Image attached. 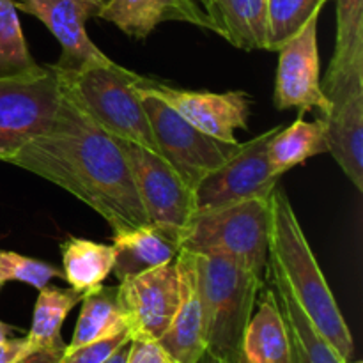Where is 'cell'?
Listing matches in <instances>:
<instances>
[{
    "label": "cell",
    "instance_id": "obj_18",
    "mask_svg": "<svg viewBox=\"0 0 363 363\" xmlns=\"http://www.w3.org/2000/svg\"><path fill=\"white\" fill-rule=\"evenodd\" d=\"M213 32L241 50H266V0H197Z\"/></svg>",
    "mask_w": 363,
    "mask_h": 363
},
{
    "label": "cell",
    "instance_id": "obj_7",
    "mask_svg": "<svg viewBox=\"0 0 363 363\" xmlns=\"http://www.w3.org/2000/svg\"><path fill=\"white\" fill-rule=\"evenodd\" d=\"M133 174L138 199L149 223L172 241L195 213V191L162 155L133 142L119 140Z\"/></svg>",
    "mask_w": 363,
    "mask_h": 363
},
{
    "label": "cell",
    "instance_id": "obj_15",
    "mask_svg": "<svg viewBox=\"0 0 363 363\" xmlns=\"http://www.w3.org/2000/svg\"><path fill=\"white\" fill-rule=\"evenodd\" d=\"M174 262L179 282V305L167 332L158 339V344L172 363H199L208 351V344L197 293L194 254L179 250Z\"/></svg>",
    "mask_w": 363,
    "mask_h": 363
},
{
    "label": "cell",
    "instance_id": "obj_33",
    "mask_svg": "<svg viewBox=\"0 0 363 363\" xmlns=\"http://www.w3.org/2000/svg\"><path fill=\"white\" fill-rule=\"evenodd\" d=\"M130 346H131V340L130 342L123 344L121 347H117V350L113 351V353L110 354V357L103 363H126L128 357H130Z\"/></svg>",
    "mask_w": 363,
    "mask_h": 363
},
{
    "label": "cell",
    "instance_id": "obj_27",
    "mask_svg": "<svg viewBox=\"0 0 363 363\" xmlns=\"http://www.w3.org/2000/svg\"><path fill=\"white\" fill-rule=\"evenodd\" d=\"M325 2L326 0H266V50L279 52L282 45L298 34L315 13H321Z\"/></svg>",
    "mask_w": 363,
    "mask_h": 363
},
{
    "label": "cell",
    "instance_id": "obj_21",
    "mask_svg": "<svg viewBox=\"0 0 363 363\" xmlns=\"http://www.w3.org/2000/svg\"><path fill=\"white\" fill-rule=\"evenodd\" d=\"M325 152H328V140L323 117L305 121L300 113L291 126L280 128L268 142V162L279 176Z\"/></svg>",
    "mask_w": 363,
    "mask_h": 363
},
{
    "label": "cell",
    "instance_id": "obj_12",
    "mask_svg": "<svg viewBox=\"0 0 363 363\" xmlns=\"http://www.w3.org/2000/svg\"><path fill=\"white\" fill-rule=\"evenodd\" d=\"M321 13H315L298 34L279 50V66L275 77L277 110L298 108L300 113L321 110L325 116L332 103L326 98L319 77L318 23Z\"/></svg>",
    "mask_w": 363,
    "mask_h": 363
},
{
    "label": "cell",
    "instance_id": "obj_2",
    "mask_svg": "<svg viewBox=\"0 0 363 363\" xmlns=\"http://www.w3.org/2000/svg\"><path fill=\"white\" fill-rule=\"evenodd\" d=\"M269 202V259L279 266L294 300L311 319L314 328L340 354L342 360L351 362L354 353L353 335L301 230L289 197L280 184L272 191Z\"/></svg>",
    "mask_w": 363,
    "mask_h": 363
},
{
    "label": "cell",
    "instance_id": "obj_32",
    "mask_svg": "<svg viewBox=\"0 0 363 363\" xmlns=\"http://www.w3.org/2000/svg\"><path fill=\"white\" fill-rule=\"evenodd\" d=\"M66 347H43V350L28 351L16 363H60Z\"/></svg>",
    "mask_w": 363,
    "mask_h": 363
},
{
    "label": "cell",
    "instance_id": "obj_23",
    "mask_svg": "<svg viewBox=\"0 0 363 363\" xmlns=\"http://www.w3.org/2000/svg\"><path fill=\"white\" fill-rule=\"evenodd\" d=\"M80 315L74 326L73 339L66 350H74L94 340L106 339L117 333L130 332L128 319L117 298V287H99L82 298Z\"/></svg>",
    "mask_w": 363,
    "mask_h": 363
},
{
    "label": "cell",
    "instance_id": "obj_31",
    "mask_svg": "<svg viewBox=\"0 0 363 363\" xmlns=\"http://www.w3.org/2000/svg\"><path fill=\"white\" fill-rule=\"evenodd\" d=\"M30 351L27 337H11L0 342V363H16Z\"/></svg>",
    "mask_w": 363,
    "mask_h": 363
},
{
    "label": "cell",
    "instance_id": "obj_4",
    "mask_svg": "<svg viewBox=\"0 0 363 363\" xmlns=\"http://www.w3.org/2000/svg\"><path fill=\"white\" fill-rule=\"evenodd\" d=\"M194 264L208 353L238 360L264 280L223 255L194 254Z\"/></svg>",
    "mask_w": 363,
    "mask_h": 363
},
{
    "label": "cell",
    "instance_id": "obj_24",
    "mask_svg": "<svg viewBox=\"0 0 363 363\" xmlns=\"http://www.w3.org/2000/svg\"><path fill=\"white\" fill-rule=\"evenodd\" d=\"M84 294L74 289H62L57 286H45L39 289L32 312V325L27 333L30 351L43 347H66L60 337V328L69 312L82 301Z\"/></svg>",
    "mask_w": 363,
    "mask_h": 363
},
{
    "label": "cell",
    "instance_id": "obj_30",
    "mask_svg": "<svg viewBox=\"0 0 363 363\" xmlns=\"http://www.w3.org/2000/svg\"><path fill=\"white\" fill-rule=\"evenodd\" d=\"M126 363H172L158 342L151 340H131L130 357Z\"/></svg>",
    "mask_w": 363,
    "mask_h": 363
},
{
    "label": "cell",
    "instance_id": "obj_37",
    "mask_svg": "<svg viewBox=\"0 0 363 363\" xmlns=\"http://www.w3.org/2000/svg\"><path fill=\"white\" fill-rule=\"evenodd\" d=\"M2 286H4V282H2V280H0V289H2Z\"/></svg>",
    "mask_w": 363,
    "mask_h": 363
},
{
    "label": "cell",
    "instance_id": "obj_29",
    "mask_svg": "<svg viewBox=\"0 0 363 363\" xmlns=\"http://www.w3.org/2000/svg\"><path fill=\"white\" fill-rule=\"evenodd\" d=\"M130 332L117 333V335L106 337V339L94 340V342L84 344L74 350H64L60 363H103L117 347L130 342Z\"/></svg>",
    "mask_w": 363,
    "mask_h": 363
},
{
    "label": "cell",
    "instance_id": "obj_25",
    "mask_svg": "<svg viewBox=\"0 0 363 363\" xmlns=\"http://www.w3.org/2000/svg\"><path fill=\"white\" fill-rule=\"evenodd\" d=\"M337 41L323 80L363 69V0H335Z\"/></svg>",
    "mask_w": 363,
    "mask_h": 363
},
{
    "label": "cell",
    "instance_id": "obj_19",
    "mask_svg": "<svg viewBox=\"0 0 363 363\" xmlns=\"http://www.w3.org/2000/svg\"><path fill=\"white\" fill-rule=\"evenodd\" d=\"M241 363H291V344L286 319L275 291L266 289L255 314L243 332Z\"/></svg>",
    "mask_w": 363,
    "mask_h": 363
},
{
    "label": "cell",
    "instance_id": "obj_20",
    "mask_svg": "<svg viewBox=\"0 0 363 363\" xmlns=\"http://www.w3.org/2000/svg\"><path fill=\"white\" fill-rule=\"evenodd\" d=\"M112 247L116 250L112 272L119 282L128 277L140 275L158 266L169 264L179 252L176 241L167 238L151 223L113 234Z\"/></svg>",
    "mask_w": 363,
    "mask_h": 363
},
{
    "label": "cell",
    "instance_id": "obj_16",
    "mask_svg": "<svg viewBox=\"0 0 363 363\" xmlns=\"http://www.w3.org/2000/svg\"><path fill=\"white\" fill-rule=\"evenodd\" d=\"M98 18L133 39H145L163 21H186L213 30L197 0H105Z\"/></svg>",
    "mask_w": 363,
    "mask_h": 363
},
{
    "label": "cell",
    "instance_id": "obj_22",
    "mask_svg": "<svg viewBox=\"0 0 363 363\" xmlns=\"http://www.w3.org/2000/svg\"><path fill=\"white\" fill-rule=\"evenodd\" d=\"M62 275L71 289L89 294L103 286L112 273L116 250L112 245H101L84 238H69L60 245Z\"/></svg>",
    "mask_w": 363,
    "mask_h": 363
},
{
    "label": "cell",
    "instance_id": "obj_26",
    "mask_svg": "<svg viewBox=\"0 0 363 363\" xmlns=\"http://www.w3.org/2000/svg\"><path fill=\"white\" fill-rule=\"evenodd\" d=\"M46 66L28 52L14 0H0V78L41 74Z\"/></svg>",
    "mask_w": 363,
    "mask_h": 363
},
{
    "label": "cell",
    "instance_id": "obj_5",
    "mask_svg": "<svg viewBox=\"0 0 363 363\" xmlns=\"http://www.w3.org/2000/svg\"><path fill=\"white\" fill-rule=\"evenodd\" d=\"M272 202L255 197L220 208L195 211L179 234V250L223 255L264 279L269 261Z\"/></svg>",
    "mask_w": 363,
    "mask_h": 363
},
{
    "label": "cell",
    "instance_id": "obj_13",
    "mask_svg": "<svg viewBox=\"0 0 363 363\" xmlns=\"http://www.w3.org/2000/svg\"><path fill=\"white\" fill-rule=\"evenodd\" d=\"M138 87L158 96L188 123L223 142H238L236 131L248 130L252 99L245 91H186L147 77L138 82Z\"/></svg>",
    "mask_w": 363,
    "mask_h": 363
},
{
    "label": "cell",
    "instance_id": "obj_1",
    "mask_svg": "<svg viewBox=\"0 0 363 363\" xmlns=\"http://www.w3.org/2000/svg\"><path fill=\"white\" fill-rule=\"evenodd\" d=\"M4 162L69 191L101 215L113 234L149 223L119 138L101 130L64 94L53 126Z\"/></svg>",
    "mask_w": 363,
    "mask_h": 363
},
{
    "label": "cell",
    "instance_id": "obj_35",
    "mask_svg": "<svg viewBox=\"0 0 363 363\" xmlns=\"http://www.w3.org/2000/svg\"><path fill=\"white\" fill-rule=\"evenodd\" d=\"M199 363H241V362L240 358H238V360H227V358H220L216 357V354H211L206 351V354L201 358V362Z\"/></svg>",
    "mask_w": 363,
    "mask_h": 363
},
{
    "label": "cell",
    "instance_id": "obj_14",
    "mask_svg": "<svg viewBox=\"0 0 363 363\" xmlns=\"http://www.w3.org/2000/svg\"><path fill=\"white\" fill-rule=\"evenodd\" d=\"M105 0H14L18 11L38 18L59 41L60 59L57 69H80L87 64L110 62V57L94 45L87 23L98 16Z\"/></svg>",
    "mask_w": 363,
    "mask_h": 363
},
{
    "label": "cell",
    "instance_id": "obj_8",
    "mask_svg": "<svg viewBox=\"0 0 363 363\" xmlns=\"http://www.w3.org/2000/svg\"><path fill=\"white\" fill-rule=\"evenodd\" d=\"M62 101L52 66L41 74L0 78V162L55 123Z\"/></svg>",
    "mask_w": 363,
    "mask_h": 363
},
{
    "label": "cell",
    "instance_id": "obj_3",
    "mask_svg": "<svg viewBox=\"0 0 363 363\" xmlns=\"http://www.w3.org/2000/svg\"><path fill=\"white\" fill-rule=\"evenodd\" d=\"M60 91L101 130L119 140L133 142L158 152L147 113L142 106L137 84L142 74L119 66L113 60L87 64L80 69H57Z\"/></svg>",
    "mask_w": 363,
    "mask_h": 363
},
{
    "label": "cell",
    "instance_id": "obj_28",
    "mask_svg": "<svg viewBox=\"0 0 363 363\" xmlns=\"http://www.w3.org/2000/svg\"><path fill=\"white\" fill-rule=\"evenodd\" d=\"M55 279H64L59 266L16 252L0 250V280L4 284L20 282L39 291Z\"/></svg>",
    "mask_w": 363,
    "mask_h": 363
},
{
    "label": "cell",
    "instance_id": "obj_9",
    "mask_svg": "<svg viewBox=\"0 0 363 363\" xmlns=\"http://www.w3.org/2000/svg\"><path fill=\"white\" fill-rule=\"evenodd\" d=\"M282 126L241 144L234 158L206 174L195 186V211L220 208L255 197H269L280 177L268 162V142Z\"/></svg>",
    "mask_w": 363,
    "mask_h": 363
},
{
    "label": "cell",
    "instance_id": "obj_36",
    "mask_svg": "<svg viewBox=\"0 0 363 363\" xmlns=\"http://www.w3.org/2000/svg\"><path fill=\"white\" fill-rule=\"evenodd\" d=\"M347 363H363L362 360H357V362H347Z\"/></svg>",
    "mask_w": 363,
    "mask_h": 363
},
{
    "label": "cell",
    "instance_id": "obj_6",
    "mask_svg": "<svg viewBox=\"0 0 363 363\" xmlns=\"http://www.w3.org/2000/svg\"><path fill=\"white\" fill-rule=\"evenodd\" d=\"M158 151L177 174L195 190L206 174L222 167L238 155L241 142H223L204 133L158 96L138 87Z\"/></svg>",
    "mask_w": 363,
    "mask_h": 363
},
{
    "label": "cell",
    "instance_id": "obj_34",
    "mask_svg": "<svg viewBox=\"0 0 363 363\" xmlns=\"http://www.w3.org/2000/svg\"><path fill=\"white\" fill-rule=\"evenodd\" d=\"M16 332H20V328H16V326H11V325H7V323L0 321V342L11 339V337H13Z\"/></svg>",
    "mask_w": 363,
    "mask_h": 363
},
{
    "label": "cell",
    "instance_id": "obj_11",
    "mask_svg": "<svg viewBox=\"0 0 363 363\" xmlns=\"http://www.w3.org/2000/svg\"><path fill=\"white\" fill-rule=\"evenodd\" d=\"M117 298L128 319L131 340L158 342L179 305L176 262L121 280Z\"/></svg>",
    "mask_w": 363,
    "mask_h": 363
},
{
    "label": "cell",
    "instance_id": "obj_10",
    "mask_svg": "<svg viewBox=\"0 0 363 363\" xmlns=\"http://www.w3.org/2000/svg\"><path fill=\"white\" fill-rule=\"evenodd\" d=\"M332 106L323 116L328 152L358 191H363V69L321 82Z\"/></svg>",
    "mask_w": 363,
    "mask_h": 363
},
{
    "label": "cell",
    "instance_id": "obj_17",
    "mask_svg": "<svg viewBox=\"0 0 363 363\" xmlns=\"http://www.w3.org/2000/svg\"><path fill=\"white\" fill-rule=\"evenodd\" d=\"M266 273H268V280L272 282V289L275 291L277 301L286 319L291 344V363H347L314 328L311 319L294 300L279 266L272 259L266 266Z\"/></svg>",
    "mask_w": 363,
    "mask_h": 363
}]
</instances>
